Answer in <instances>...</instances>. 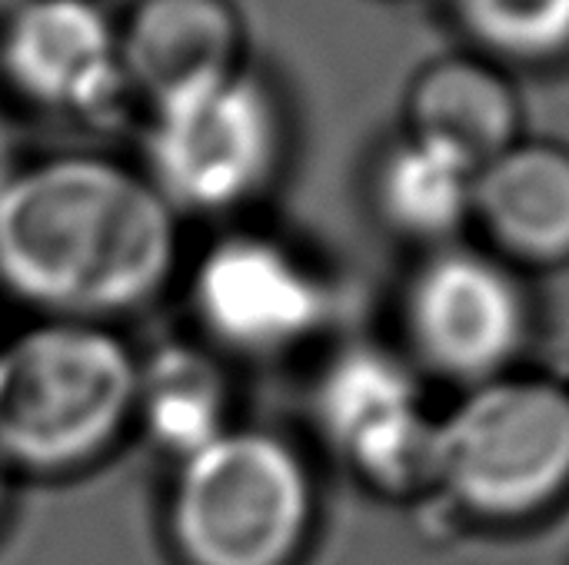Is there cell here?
<instances>
[{
    "mask_svg": "<svg viewBox=\"0 0 569 565\" xmlns=\"http://www.w3.org/2000/svg\"><path fill=\"white\" fill-rule=\"evenodd\" d=\"M0 509H3V473H0Z\"/></svg>",
    "mask_w": 569,
    "mask_h": 565,
    "instance_id": "e0dca14e",
    "label": "cell"
},
{
    "mask_svg": "<svg viewBox=\"0 0 569 565\" xmlns=\"http://www.w3.org/2000/svg\"><path fill=\"white\" fill-rule=\"evenodd\" d=\"M167 519L183 565H290L313 526V480L287 440L227 430L180 460Z\"/></svg>",
    "mask_w": 569,
    "mask_h": 565,
    "instance_id": "3957f363",
    "label": "cell"
},
{
    "mask_svg": "<svg viewBox=\"0 0 569 565\" xmlns=\"http://www.w3.org/2000/svg\"><path fill=\"white\" fill-rule=\"evenodd\" d=\"M193 310L203 330L240 353H280L327 320L320 276L267 236H227L193 270Z\"/></svg>",
    "mask_w": 569,
    "mask_h": 565,
    "instance_id": "ba28073f",
    "label": "cell"
},
{
    "mask_svg": "<svg viewBox=\"0 0 569 565\" xmlns=\"http://www.w3.org/2000/svg\"><path fill=\"white\" fill-rule=\"evenodd\" d=\"M453 10L500 57L553 60L569 50V0H453Z\"/></svg>",
    "mask_w": 569,
    "mask_h": 565,
    "instance_id": "9a60e30c",
    "label": "cell"
},
{
    "mask_svg": "<svg viewBox=\"0 0 569 565\" xmlns=\"http://www.w3.org/2000/svg\"><path fill=\"white\" fill-rule=\"evenodd\" d=\"M173 266V206L117 163L60 157L0 193V286L57 320L137 310Z\"/></svg>",
    "mask_w": 569,
    "mask_h": 565,
    "instance_id": "6da1fadb",
    "label": "cell"
},
{
    "mask_svg": "<svg viewBox=\"0 0 569 565\" xmlns=\"http://www.w3.org/2000/svg\"><path fill=\"white\" fill-rule=\"evenodd\" d=\"M140 363L97 323L53 320L0 346V463L70 473L103 456L137 410Z\"/></svg>",
    "mask_w": 569,
    "mask_h": 565,
    "instance_id": "7a4b0ae2",
    "label": "cell"
},
{
    "mask_svg": "<svg viewBox=\"0 0 569 565\" xmlns=\"http://www.w3.org/2000/svg\"><path fill=\"white\" fill-rule=\"evenodd\" d=\"M10 176H13V170H10V143H7V133L0 127V193L10 183Z\"/></svg>",
    "mask_w": 569,
    "mask_h": 565,
    "instance_id": "2e32d148",
    "label": "cell"
},
{
    "mask_svg": "<svg viewBox=\"0 0 569 565\" xmlns=\"http://www.w3.org/2000/svg\"><path fill=\"white\" fill-rule=\"evenodd\" d=\"M283 120L273 93L243 70L157 100L147 130L150 183L170 206L230 210L277 173Z\"/></svg>",
    "mask_w": 569,
    "mask_h": 565,
    "instance_id": "5b68a950",
    "label": "cell"
},
{
    "mask_svg": "<svg viewBox=\"0 0 569 565\" xmlns=\"http://www.w3.org/2000/svg\"><path fill=\"white\" fill-rule=\"evenodd\" d=\"M473 183L460 157L407 137L377 167V210L397 233L440 243L473 216Z\"/></svg>",
    "mask_w": 569,
    "mask_h": 565,
    "instance_id": "5bb4252c",
    "label": "cell"
},
{
    "mask_svg": "<svg viewBox=\"0 0 569 565\" xmlns=\"http://www.w3.org/2000/svg\"><path fill=\"white\" fill-rule=\"evenodd\" d=\"M317 420L340 456L373 490L410 496L437 486V420L420 403L403 360L350 346L317 383Z\"/></svg>",
    "mask_w": 569,
    "mask_h": 565,
    "instance_id": "52a82bcc",
    "label": "cell"
},
{
    "mask_svg": "<svg viewBox=\"0 0 569 565\" xmlns=\"http://www.w3.org/2000/svg\"><path fill=\"white\" fill-rule=\"evenodd\" d=\"M403 326L413 353L440 376L487 383L523 350L530 330L527 293L497 256L437 250L410 280Z\"/></svg>",
    "mask_w": 569,
    "mask_h": 565,
    "instance_id": "8992f818",
    "label": "cell"
},
{
    "mask_svg": "<svg viewBox=\"0 0 569 565\" xmlns=\"http://www.w3.org/2000/svg\"><path fill=\"white\" fill-rule=\"evenodd\" d=\"M437 486L487 523L530 519L569 493V390L497 376L437 420Z\"/></svg>",
    "mask_w": 569,
    "mask_h": 565,
    "instance_id": "277c9868",
    "label": "cell"
},
{
    "mask_svg": "<svg viewBox=\"0 0 569 565\" xmlns=\"http://www.w3.org/2000/svg\"><path fill=\"white\" fill-rule=\"evenodd\" d=\"M240 20L227 0H143L120 40L123 73L153 100L237 73Z\"/></svg>",
    "mask_w": 569,
    "mask_h": 565,
    "instance_id": "7c38bea8",
    "label": "cell"
},
{
    "mask_svg": "<svg viewBox=\"0 0 569 565\" xmlns=\"http://www.w3.org/2000/svg\"><path fill=\"white\" fill-rule=\"evenodd\" d=\"M7 77L37 103L93 113L107 110L123 83L120 40L87 0H30L3 37Z\"/></svg>",
    "mask_w": 569,
    "mask_h": 565,
    "instance_id": "9c48e42d",
    "label": "cell"
},
{
    "mask_svg": "<svg viewBox=\"0 0 569 565\" xmlns=\"http://www.w3.org/2000/svg\"><path fill=\"white\" fill-rule=\"evenodd\" d=\"M230 393L223 370L197 346L153 353L137 376V410L143 433L163 453L187 460L223 436Z\"/></svg>",
    "mask_w": 569,
    "mask_h": 565,
    "instance_id": "4fadbf2b",
    "label": "cell"
},
{
    "mask_svg": "<svg viewBox=\"0 0 569 565\" xmlns=\"http://www.w3.org/2000/svg\"><path fill=\"white\" fill-rule=\"evenodd\" d=\"M473 216L513 263H569V150L513 143L473 183Z\"/></svg>",
    "mask_w": 569,
    "mask_h": 565,
    "instance_id": "30bf717a",
    "label": "cell"
},
{
    "mask_svg": "<svg viewBox=\"0 0 569 565\" xmlns=\"http://www.w3.org/2000/svg\"><path fill=\"white\" fill-rule=\"evenodd\" d=\"M520 120L513 83L477 57L437 60L410 93V137L460 157L477 173L520 143Z\"/></svg>",
    "mask_w": 569,
    "mask_h": 565,
    "instance_id": "8fae6325",
    "label": "cell"
},
{
    "mask_svg": "<svg viewBox=\"0 0 569 565\" xmlns=\"http://www.w3.org/2000/svg\"><path fill=\"white\" fill-rule=\"evenodd\" d=\"M3 3H10V0H0V7H3Z\"/></svg>",
    "mask_w": 569,
    "mask_h": 565,
    "instance_id": "ac0fdd59",
    "label": "cell"
}]
</instances>
